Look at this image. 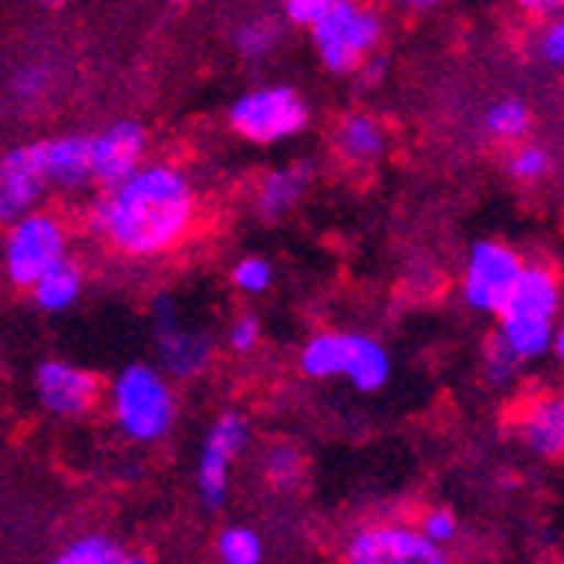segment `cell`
<instances>
[{
    "label": "cell",
    "mask_w": 564,
    "mask_h": 564,
    "mask_svg": "<svg viewBox=\"0 0 564 564\" xmlns=\"http://www.w3.org/2000/svg\"><path fill=\"white\" fill-rule=\"evenodd\" d=\"M524 258L503 240H477L464 261L459 297L477 315H497L510 288L521 278Z\"/></svg>",
    "instance_id": "8fae6325"
},
{
    "label": "cell",
    "mask_w": 564,
    "mask_h": 564,
    "mask_svg": "<svg viewBox=\"0 0 564 564\" xmlns=\"http://www.w3.org/2000/svg\"><path fill=\"white\" fill-rule=\"evenodd\" d=\"M31 386L37 405L55 420H88L101 405V392H106V386H101V379L91 369L75 366L68 358H44V362H37Z\"/></svg>",
    "instance_id": "7c38bea8"
},
{
    "label": "cell",
    "mask_w": 564,
    "mask_h": 564,
    "mask_svg": "<svg viewBox=\"0 0 564 564\" xmlns=\"http://www.w3.org/2000/svg\"><path fill=\"white\" fill-rule=\"evenodd\" d=\"M281 34H284V28L274 18H250L237 28L234 47H237V55L247 62H264L281 44Z\"/></svg>",
    "instance_id": "7402d4cb"
},
{
    "label": "cell",
    "mask_w": 564,
    "mask_h": 564,
    "mask_svg": "<svg viewBox=\"0 0 564 564\" xmlns=\"http://www.w3.org/2000/svg\"><path fill=\"white\" fill-rule=\"evenodd\" d=\"M264 477L274 490H294L304 480V453L294 443H274L264 453Z\"/></svg>",
    "instance_id": "cb8c5ba5"
},
{
    "label": "cell",
    "mask_w": 564,
    "mask_h": 564,
    "mask_svg": "<svg viewBox=\"0 0 564 564\" xmlns=\"http://www.w3.org/2000/svg\"><path fill=\"white\" fill-rule=\"evenodd\" d=\"M250 436H253L250 420L237 413V409H227V413H220L207 426V436H203L199 459H196V497L207 510L227 507L234 467L243 456V449L250 446Z\"/></svg>",
    "instance_id": "9c48e42d"
},
{
    "label": "cell",
    "mask_w": 564,
    "mask_h": 564,
    "mask_svg": "<svg viewBox=\"0 0 564 564\" xmlns=\"http://www.w3.org/2000/svg\"><path fill=\"white\" fill-rule=\"evenodd\" d=\"M41 4H65V0H41Z\"/></svg>",
    "instance_id": "8d00e7d4"
},
{
    "label": "cell",
    "mask_w": 564,
    "mask_h": 564,
    "mask_svg": "<svg viewBox=\"0 0 564 564\" xmlns=\"http://www.w3.org/2000/svg\"><path fill=\"white\" fill-rule=\"evenodd\" d=\"M31 304L44 315H62L68 307L78 304L82 291H85V271L78 261L62 258L58 264H51L31 288Z\"/></svg>",
    "instance_id": "ac0fdd59"
},
{
    "label": "cell",
    "mask_w": 564,
    "mask_h": 564,
    "mask_svg": "<svg viewBox=\"0 0 564 564\" xmlns=\"http://www.w3.org/2000/svg\"><path fill=\"white\" fill-rule=\"evenodd\" d=\"M561 281L554 268L547 264H528L521 268V278L510 288L507 301L500 304L497 318V335L503 345L514 351L524 366L541 362L551 355V338L561 328Z\"/></svg>",
    "instance_id": "3957f363"
},
{
    "label": "cell",
    "mask_w": 564,
    "mask_h": 564,
    "mask_svg": "<svg viewBox=\"0 0 564 564\" xmlns=\"http://www.w3.org/2000/svg\"><path fill=\"white\" fill-rule=\"evenodd\" d=\"M119 564H152V561H149L145 554H129V551H126Z\"/></svg>",
    "instance_id": "d590c367"
},
{
    "label": "cell",
    "mask_w": 564,
    "mask_h": 564,
    "mask_svg": "<svg viewBox=\"0 0 564 564\" xmlns=\"http://www.w3.org/2000/svg\"><path fill=\"white\" fill-rule=\"evenodd\" d=\"M514 4L521 8V11H528V14H534V18H554L557 11H561V4L564 0H514Z\"/></svg>",
    "instance_id": "836d02e7"
},
{
    "label": "cell",
    "mask_w": 564,
    "mask_h": 564,
    "mask_svg": "<svg viewBox=\"0 0 564 564\" xmlns=\"http://www.w3.org/2000/svg\"><path fill=\"white\" fill-rule=\"evenodd\" d=\"M47 189L41 142H24L0 156V224H14L37 210Z\"/></svg>",
    "instance_id": "4fadbf2b"
},
{
    "label": "cell",
    "mask_w": 564,
    "mask_h": 564,
    "mask_svg": "<svg viewBox=\"0 0 564 564\" xmlns=\"http://www.w3.org/2000/svg\"><path fill=\"white\" fill-rule=\"evenodd\" d=\"M196 217L193 180L173 163H149L101 193L85 224L122 258L156 261L193 234Z\"/></svg>",
    "instance_id": "6da1fadb"
},
{
    "label": "cell",
    "mask_w": 564,
    "mask_h": 564,
    "mask_svg": "<svg viewBox=\"0 0 564 564\" xmlns=\"http://www.w3.org/2000/svg\"><path fill=\"white\" fill-rule=\"evenodd\" d=\"M126 554V547L112 538V534H101V531H88L78 534L75 541H68L51 564H119Z\"/></svg>",
    "instance_id": "ffe728a7"
},
{
    "label": "cell",
    "mask_w": 564,
    "mask_h": 564,
    "mask_svg": "<svg viewBox=\"0 0 564 564\" xmlns=\"http://www.w3.org/2000/svg\"><path fill=\"white\" fill-rule=\"evenodd\" d=\"M217 561L220 564H261L264 541L247 524H230L217 534Z\"/></svg>",
    "instance_id": "603a6c76"
},
{
    "label": "cell",
    "mask_w": 564,
    "mask_h": 564,
    "mask_svg": "<svg viewBox=\"0 0 564 564\" xmlns=\"http://www.w3.org/2000/svg\"><path fill=\"white\" fill-rule=\"evenodd\" d=\"M341 564H453V557L449 547L426 541L416 524L369 521L348 534Z\"/></svg>",
    "instance_id": "30bf717a"
},
{
    "label": "cell",
    "mask_w": 564,
    "mask_h": 564,
    "mask_svg": "<svg viewBox=\"0 0 564 564\" xmlns=\"http://www.w3.org/2000/svg\"><path fill=\"white\" fill-rule=\"evenodd\" d=\"M551 152L538 142H518V149L507 156V173L518 183H541L551 173Z\"/></svg>",
    "instance_id": "484cf974"
},
{
    "label": "cell",
    "mask_w": 564,
    "mask_h": 564,
    "mask_svg": "<svg viewBox=\"0 0 564 564\" xmlns=\"http://www.w3.org/2000/svg\"><path fill=\"white\" fill-rule=\"evenodd\" d=\"M41 163L47 186L82 189L91 183V142L88 135H55L41 142Z\"/></svg>",
    "instance_id": "2e32d148"
},
{
    "label": "cell",
    "mask_w": 564,
    "mask_h": 564,
    "mask_svg": "<svg viewBox=\"0 0 564 564\" xmlns=\"http://www.w3.org/2000/svg\"><path fill=\"white\" fill-rule=\"evenodd\" d=\"M230 281L240 294L247 297H258V294H268L271 284H274V268L271 261L258 258V253H247V258H240L230 271Z\"/></svg>",
    "instance_id": "4316f807"
},
{
    "label": "cell",
    "mask_w": 564,
    "mask_h": 564,
    "mask_svg": "<svg viewBox=\"0 0 564 564\" xmlns=\"http://www.w3.org/2000/svg\"><path fill=\"white\" fill-rule=\"evenodd\" d=\"M297 369L315 382L345 379L358 392H379L392 379V355L366 332H315L297 355Z\"/></svg>",
    "instance_id": "277c9868"
},
{
    "label": "cell",
    "mask_w": 564,
    "mask_h": 564,
    "mask_svg": "<svg viewBox=\"0 0 564 564\" xmlns=\"http://www.w3.org/2000/svg\"><path fill=\"white\" fill-rule=\"evenodd\" d=\"M261 345V318L258 315H237L227 328V348L234 355H250Z\"/></svg>",
    "instance_id": "f546056e"
},
{
    "label": "cell",
    "mask_w": 564,
    "mask_h": 564,
    "mask_svg": "<svg viewBox=\"0 0 564 564\" xmlns=\"http://www.w3.org/2000/svg\"><path fill=\"white\" fill-rule=\"evenodd\" d=\"M538 55H541V62H547L554 68L564 62V24L557 18H551L541 28V34H538Z\"/></svg>",
    "instance_id": "1f68e13d"
},
{
    "label": "cell",
    "mask_w": 564,
    "mask_h": 564,
    "mask_svg": "<svg viewBox=\"0 0 564 564\" xmlns=\"http://www.w3.org/2000/svg\"><path fill=\"white\" fill-rule=\"evenodd\" d=\"M521 372H524V362H521V358L503 345V338L494 332V335L487 338V345H484V379H487V386L507 389V386H514V382L521 379Z\"/></svg>",
    "instance_id": "d4e9b609"
},
{
    "label": "cell",
    "mask_w": 564,
    "mask_h": 564,
    "mask_svg": "<svg viewBox=\"0 0 564 564\" xmlns=\"http://www.w3.org/2000/svg\"><path fill=\"white\" fill-rule=\"evenodd\" d=\"M514 433L541 459H561L564 453V402L557 392H538L518 413Z\"/></svg>",
    "instance_id": "9a60e30c"
},
{
    "label": "cell",
    "mask_w": 564,
    "mask_h": 564,
    "mask_svg": "<svg viewBox=\"0 0 564 564\" xmlns=\"http://www.w3.org/2000/svg\"><path fill=\"white\" fill-rule=\"evenodd\" d=\"M338 0H284V18L297 28H312L318 18H325Z\"/></svg>",
    "instance_id": "4dcf8cb0"
},
{
    "label": "cell",
    "mask_w": 564,
    "mask_h": 564,
    "mask_svg": "<svg viewBox=\"0 0 564 564\" xmlns=\"http://www.w3.org/2000/svg\"><path fill=\"white\" fill-rule=\"evenodd\" d=\"M62 258H68V230L55 214L31 210L28 217L8 224L4 274L14 288L28 291L51 264H58Z\"/></svg>",
    "instance_id": "ba28073f"
},
{
    "label": "cell",
    "mask_w": 564,
    "mask_h": 564,
    "mask_svg": "<svg viewBox=\"0 0 564 564\" xmlns=\"http://www.w3.org/2000/svg\"><path fill=\"white\" fill-rule=\"evenodd\" d=\"M405 8H413V11H433L440 4H446V0H402Z\"/></svg>",
    "instance_id": "e575fe53"
},
{
    "label": "cell",
    "mask_w": 564,
    "mask_h": 564,
    "mask_svg": "<svg viewBox=\"0 0 564 564\" xmlns=\"http://www.w3.org/2000/svg\"><path fill=\"white\" fill-rule=\"evenodd\" d=\"M101 402L109 405V420L116 430L139 446L163 443L180 416L173 379L152 362H129L119 369L101 392Z\"/></svg>",
    "instance_id": "7a4b0ae2"
},
{
    "label": "cell",
    "mask_w": 564,
    "mask_h": 564,
    "mask_svg": "<svg viewBox=\"0 0 564 564\" xmlns=\"http://www.w3.org/2000/svg\"><path fill=\"white\" fill-rule=\"evenodd\" d=\"M312 119L307 101L291 88V85H261L243 91L230 112L227 122L230 129L253 145H278L294 135H301Z\"/></svg>",
    "instance_id": "52a82bcc"
},
{
    "label": "cell",
    "mask_w": 564,
    "mask_h": 564,
    "mask_svg": "<svg viewBox=\"0 0 564 564\" xmlns=\"http://www.w3.org/2000/svg\"><path fill=\"white\" fill-rule=\"evenodd\" d=\"M88 142H91V183H101L106 189L122 183L129 173H135L149 149L145 129L129 119H119L101 132L88 135Z\"/></svg>",
    "instance_id": "5bb4252c"
},
{
    "label": "cell",
    "mask_w": 564,
    "mask_h": 564,
    "mask_svg": "<svg viewBox=\"0 0 564 564\" xmlns=\"http://www.w3.org/2000/svg\"><path fill=\"white\" fill-rule=\"evenodd\" d=\"M315 180V163L312 160H294L281 170H271L261 183H258V210L268 217V220H281L288 217L301 196L307 193Z\"/></svg>",
    "instance_id": "e0dca14e"
},
{
    "label": "cell",
    "mask_w": 564,
    "mask_h": 564,
    "mask_svg": "<svg viewBox=\"0 0 564 564\" xmlns=\"http://www.w3.org/2000/svg\"><path fill=\"white\" fill-rule=\"evenodd\" d=\"M152 348H156V369L166 372L173 382L199 379L210 372L217 358V341L207 325H199L186 315V307L163 294L152 304Z\"/></svg>",
    "instance_id": "5b68a950"
},
{
    "label": "cell",
    "mask_w": 564,
    "mask_h": 564,
    "mask_svg": "<svg viewBox=\"0 0 564 564\" xmlns=\"http://www.w3.org/2000/svg\"><path fill=\"white\" fill-rule=\"evenodd\" d=\"M307 31H312L322 65L332 75H355L358 65L379 51L386 24L379 11L362 4V0H338V4Z\"/></svg>",
    "instance_id": "8992f818"
},
{
    "label": "cell",
    "mask_w": 564,
    "mask_h": 564,
    "mask_svg": "<svg viewBox=\"0 0 564 564\" xmlns=\"http://www.w3.org/2000/svg\"><path fill=\"white\" fill-rule=\"evenodd\" d=\"M51 82H55V72H51V65L31 62V65H24V68L14 75L11 91H14L21 101H34V98H41V95L51 88Z\"/></svg>",
    "instance_id": "f1b7e54d"
},
{
    "label": "cell",
    "mask_w": 564,
    "mask_h": 564,
    "mask_svg": "<svg viewBox=\"0 0 564 564\" xmlns=\"http://www.w3.org/2000/svg\"><path fill=\"white\" fill-rule=\"evenodd\" d=\"M416 531L426 541H433L440 547H449L459 538V518L453 514L449 507H426L423 514H420V521H416Z\"/></svg>",
    "instance_id": "83f0119b"
},
{
    "label": "cell",
    "mask_w": 564,
    "mask_h": 564,
    "mask_svg": "<svg viewBox=\"0 0 564 564\" xmlns=\"http://www.w3.org/2000/svg\"><path fill=\"white\" fill-rule=\"evenodd\" d=\"M531 122H534L531 106L524 98H500L484 116L487 135H494L500 142H524V135L531 132Z\"/></svg>",
    "instance_id": "44dd1931"
},
{
    "label": "cell",
    "mask_w": 564,
    "mask_h": 564,
    "mask_svg": "<svg viewBox=\"0 0 564 564\" xmlns=\"http://www.w3.org/2000/svg\"><path fill=\"white\" fill-rule=\"evenodd\" d=\"M386 75H389V62L382 55H372V58H366L362 65H358V78H362V85H369V88L382 85Z\"/></svg>",
    "instance_id": "d6a6232c"
},
{
    "label": "cell",
    "mask_w": 564,
    "mask_h": 564,
    "mask_svg": "<svg viewBox=\"0 0 564 564\" xmlns=\"http://www.w3.org/2000/svg\"><path fill=\"white\" fill-rule=\"evenodd\" d=\"M335 145L348 163H372L386 149V129L379 126V119L366 112H351L341 119L335 132Z\"/></svg>",
    "instance_id": "d6986e66"
}]
</instances>
